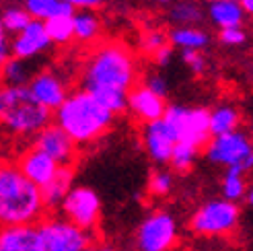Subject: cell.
I'll return each mask as SVG.
<instances>
[{
	"mask_svg": "<svg viewBox=\"0 0 253 251\" xmlns=\"http://www.w3.org/2000/svg\"><path fill=\"white\" fill-rule=\"evenodd\" d=\"M45 214L42 190L23 175L17 163L0 161V227L35 224Z\"/></svg>",
	"mask_w": 253,
	"mask_h": 251,
	"instance_id": "6da1fadb",
	"label": "cell"
},
{
	"mask_svg": "<svg viewBox=\"0 0 253 251\" xmlns=\"http://www.w3.org/2000/svg\"><path fill=\"white\" fill-rule=\"evenodd\" d=\"M136 81V60L130 49L118 42L99 45L86 58L84 68L81 72V86L91 93L99 89H118L128 93L130 89H134Z\"/></svg>",
	"mask_w": 253,
	"mask_h": 251,
	"instance_id": "7a4b0ae2",
	"label": "cell"
},
{
	"mask_svg": "<svg viewBox=\"0 0 253 251\" xmlns=\"http://www.w3.org/2000/svg\"><path fill=\"white\" fill-rule=\"evenodd\" d=\"M116 114L99 101V99L84 89L68 93L58 109H56V124L64 130L79 146L91 144L105 136L111 128Z\"/></svg>",
	"mask_w": 253,
	"mask_h": 251,
	"instance_id": "3957f363",
	"label": "cell"
},
{
	"mask_svg": "<svg viewBox=\"0 0 253 251\" xmlns=\"http://www.w3.org/2000/svg\"><path fill=\"white\" fill-rule=\"evenodd\" d=\"M52 122V111L31 95L27 86L0 84V126L12 136L33 138Z\"/></svg>",
	"mask_w": 253,
	"mask_h": 251,
	"instance_id": "277c9868",
	"label": "cell"
},
{
	"mask_svg": "<svg viewBox=\"0 0 253 251\" xmlns=\"http://www.w3.org/2000/svg\"><path fill=\"white\" fill-rule=\"evenodd\" d=\"M33 251H91L95 231L81 229L64 216H47L35 222Z\"/></svg>",
	"mask_w": 253,
	"mask_h": 251,
	"instance_id": "5b68a950",
	"label": "cell"
},
{
	"mask_svg": "<svg viewBox=\"0 0 253 251\" xmlns=\"http://www.w3.org/2000/svg\"><path fill=\"white\" fill-rule=\"evenodd\" d=\"M206 159L226 169L251 171L253 169V138L243 130L210 136L206 142Z\"/></svg>",
	"mask_w": 253,
	"mask_h": 251,
	"instance_id": "8992f818",
	"label": "cell"
},
{
	"mask_svg": "<svg viewBox=\"0 0 253 251\" xmlns=\"http://www.w3.org/2000/svg\"><path fill=\"white\" fill-rule=\"evenodd\" d=\"M241 218V210L237 202L226 198L210 200L202 204L189 218V229L200 237H224L235 233Z\"/></svg>",
	"mask_w": 253,
	"mask_h": 251,
	"instance_id": "52a82bcc",
	"label": "cell"
},
{
	"mask_svg": "<svg viewBox=\"0 0 253 251\" xmlns=\"http://www.w3.org/2000/svg\"><path fill=\"white\" fill-rule=\"evenodd\" d=\"M163 118L173 128L177 140L192 142L198 148L210 140V111L204 107L167 105Z\"/></svg>",
	"mask_w": 253,
	"mask_h": 251,
	"instance_id": "ba28073f",
	"label": "cell"
},
{
	"mask_svg": "<svg viewBox=\"0 0 253 251\" xmlns=\"http://www.w3.org/2000/svg\"><path fill=\"white\" fill-rule=\"evenodd\" d=\"M58 208L66 220L86 231H95L101 218V200L97 192L86 185L70 187Z\"/></svg>",
	"mask_w": 253,
	"mask_h": 251,
	"instance_id": "9c48e42d",
	"label": "cell"
},
{
	"mask_svg": "<svg viewBox=\"0 0 253 251\" xmlns=\"http://www.w3.org/2000/svg\"><path fill=\"white\" fill-rule=\"evenodd\" d=\"M177 243V220L169 212L148 214L136 233L138 251H169Z\"/></svg>",
	"mask_w": 253,
	"mask_h": 251,
	"instance_id": "30bf717a",
	"label": "cell"
},
{
	"mask_svg": "<svg viewBox=\"0 0 253 251\" xmlns=\"http://www.w3.org/2000/svg\"><path fill=\"white\" fill-rule=\"evenodd\" d=\"M35 148L43 150L45 155L56 159L60 165L72 167L79 159V144L60 128L58 124H47L33 136V144Z\"/></svg>",
	"mask_w": 253,
	"mask_h": 251,
	"instance_id": "8fae6325",
	"label": "cell"
},
{
	"mask_svg": "<svg viewBox=\"0 0 253 251\" xmlns=\"http://www.w3.org/2000/svg\"><path fill=\"white\" fill-rule=\"evenodd\" d=\"M175 142H177V136L171 126L165 122V118L144 122L142 144H144L146 155L155 163H159V165H169Z\"/></svg>",
	"mask_w": 253,
	"mask_h": 251,
	"instance_id": "7c38bea8",
	"label": "cell"
},
{
	"mask_svg": "<svg viewBox=\"0 0 253 251\" xmlns=\"http://www.w3.org/2000/svg\"><path fill=\"white\" fill-rule=\"evenodd\" d=\"M52 47V40L45 31V25L40 19H31L27 23V27L15 33V40L10 42V56L33 60L37 56H42L43 52Z\"/></svg>",
	"mask_w": 253,
	"mask_h": 251,
	"instance_id": "4fadbf2b",
	"label": "cell"
},
{
	"mask_svg": "<svg viewBox=\"0 0 253 251\" xmlns=\"http://www.w3.org/2000/svg\"><path fill=\"white\" fill-rule=\"evenodd\" d=\"M27 89L31 91V95L40 101L43 107H47L49 111H56L64 99L68 97V86L62 81V77L54 70H42L35 72L31 81L27 83Z\"/></svg>",
	"mask_w": 253,
	"mask_h": 251,
	"instance_id": "5bb4252c",
	"label": "cell"
},
{
	"mask_svg": "<svg viewBox=\"0 0 253 251\" xmlns=\"http://www.w3.org/2000/svg\"><path fill=\"white\" fill-rule=\"evenodd\" d=\"M17 165L23 171L25 177H27L31 183H35L37 187H43L45 183L52 181L56 177L58 169L62 167L56 159H52L49 155H45L43 150L35 148V146L25 150V153L19 157Z\"/></svg>",
	"mask_w": 253,
	"mask_h": 251,
	"instance_id": "9a60e30c",
	"label": "cell"
},
{
	"mask_svg": "<svg viewBox=\"0 0 253 251\" xmlns=\"http://www.w3.org/2000/svg\"><path fill=\"white\" fill-rule=\"evenodd\" d=\"M128 109L138 120L153 122V120L163 118L167 103H165V97L153 93L142 84V86H134V89L128 91Z\"/></svg>",
	"mask_w": 253,
	"mask_h": 251,
	"instance_id": "2e32d148",
	"label": "cell"
},
{
	"mask_svg": "<svg viewBox=\"0 0 253 251\" xmlns=\"http://www.w3.org/2000/svg\"><path fill=\"white\" fill-rule=\"evenodd\" d=\"M210 21L216 27H241L245 19V10L239 4V0H210L208 6Z\"/></svg>",
	"mask_w": 253,
	"mask_h": 251,
	"instance_id": "e0dca14e",
	"label": "cell"
},
{
	"mask_svg": "<svg viewBox=\"0 0 253 251\" xmlns=\"http://www.w3.org/2000/svg\"><path fill=\"white\" fill-rule=\"evenodd\" d=\"M35 224L0 227V251H33Z\"/></svg>",
	"mask_w": 253,
	"mask_h": 251,
	"instance_id": "ac0fdd59",
	"label": "cell"
},
{
	"mask_svg": "<svg viewBox=\"0 0 253 251\" xmlns=\"http://www.w3.org/2000/svg\"><path fill=\"white\" fill-rule=\"evenodd\" d=\"M72 179H74V169L62 165L58 169V173H56V177L49 183H45L43 187H40L43 204H45V210H52V208L60 206V202L64 200V196L68 194V190L72 187Z\"/></svg>",
	"mask_w": 253,
	"mask_h": 251,
	"instance_id": "d6986e66",
	"label": "cell"
},
{
	"mask_svg": "<svg viewBox=\"0 0 253 251\" xmlns=\"http://www.w3.org/2000/svg\"><path fill=\"white\" fill-rule=\"evenodd\" d=\"M33 77V66L31 60L10 56L0 64V84H10V86H27V83Z\"/></svg>",
	"mask_w": 253,
	"mask_h": 251,
	"instance_id": "ffe728a7",
	"label": "cell"
},
{
	"mask_svg": "<svg viewBox=\"0 0 253 251\" xmlns=\"http://www.w3.org/2000/svg\"><path fill=\"white\" fill-rule=\"evenodd\" d=\"M169 42L181 49H204L210 43V35L194 25H177L169 33Z\"/></svg>",
	"mask_w": 253,
	"mask_h": 251,
	"instance_id": "44dd1931",
	"label": "cell"
},
{
	"mask_svg": "<svg viewBox=\"0 0 253 251\" xmlns=\"http://www.w3.org/2000/svg\"><path fill=\"white\" fill-rule=\"evenodd\" d=\"M25 10L31 15V19L47 21L62 15H74V8L66 4L64 0H25Z\"/></svg>",
	"mask_w": 253,
	"mask_h": 251,
	"instance_id": "7402d4cb",
	"label": "cell"
},
{
	"mask_svg": "<svg viewBox=\"0 0 253 251\" xmlns=\"http://www.w3.org/2000/svg\"><path fill=\"white\" fill-rule=\"evenodd\" d=\"M99 33H101V21L93 10L81 8V12H74L72 15V35H74V40L88 43V42H93L95 37H99Z\"/></svg>",
	"mask_w": 253,
	"mask_h": 251,
	"instance_id": "603a6c76",
	"label": "cell"
},
{
	"mask_svg": "<svg viewBox=\"0 0 253 251\" xmlns=\"http://www.w3.org/2000/svg\"><path fill=\"white\" fill-rule=\"evenodd\" d=\"M241 126V111L233 105H220L210 111V136H218L239 130Z\"/></svg>",
	"mask_w": 253,
	"mask_h": 251,
	"instance_id": "cb8c5ba5",
	"label": "cell"
},
{
	"mask_svg": "<svg viewBox=\"0 0 253 251\" xmlns=\"http://www.w3.org/2000/svg\"><path fill=\"white\" fill-rule=\"evenodd\" d=\"M198 146L192 144V142H185V140H177L175 146H173V153H171V159H169V165L179 171V173H185L192 169L194 161L198 157Z\"/></svg>",
	"mask_w": 253,
	"mask_h": 251,
	"instance_id": "d4e9b609",
	"label": "cell"
},
{
	"mask_svg": "<svg viewBox=\"0 0 253 251\" xmlns=\"http://www.w3.org/2000/svg\"><path fill=\"white\" fill-rule=\"evenodd\" d=\"M220 187H222V198L231 200V202H239L247 192L245 173L239 169H226Z\"/></svg>",
	"mask_w": 253,
	"mask_h": 251,
	"instance_id": "484cf974",
	"label": "cell"
},
{
	"mask_svg": "<svg viewBox=\"0 0 253 251\" xmlns=\"http://www.w3.org/2000/svg\"><path fill=\"white\" fill-rule=\"evenodd\" d=\"M202 8L192 2V0H181L171 6L169 10V19L175 23V25H198L202 21Z\"/></svg>",
	"mask_w": 253,
	"mask_h": 251,
	"instance_id": "4316f807",
	"label": "cell"
},
{
	"mask_svg": "<svg viewBox=\"0 0 253 251\" xmlns=\"http://www.w3.org/2000/svg\"><path fill=\"white\" fill-rule=\"evenodd\" d=\"M45 31L49 35L52 43H68L72 40V15H62L43 21Z\"/></svg>",
	"mask_w": 253,
	"mask_h": 251,
	"instance_id": "83f0119b",
	"label": "cell"
},
{
	"mask_svg": "<svg viewBox=\"0 0 253 251\" xmlns=\"http://www.w3.org/2000/svg\"><path fill=\"white\" fill-rule=\"evenodd\" d=\"M0 17H2L4 31H8V33H19L21 29L27 27V23L31 21V15L25 10V6H8L0 12Z\"/></svg>",
	"mask_w": 253,
	"mask_h": 251,
	"instance_id": "f1b7e54d",
	"label": "cell"
},
{
	"mask_svg": "<svg viewBox=\"0 0 253 251\" xmlns=\"http://www.w3.org/2000/svg\"><path fill=\"white\" fill-rule=\"evenodd\" d=\"M88 93H91V91H88ZM93 95L111 111V114H122L124 109H128V93H126V91L99 89V91H93Z\"/></svg>",
	"mask_w": 253,
	"mask_h": 251,
	"instance_id": "f546056e",
	"label": "cell"
},
{
	"mask_svg": "<svg viewBox=\"0 0 253 251\" xmlns=\"http://www.w3.org/2000/svg\"><path fill=\"white\" fill-rule=\"evenodd\" d=\"M173 190V175L167 171H155L148 179V194L155 198H165Z\"/></svg>",
	"mask_w": 253,
	"mask_h": 251,
	"instance_id": "4dcf8cb0",
	"label": "cell"
},
{
	"mask_svg": "<svg viewBox=\"0 0 253 251\" xmlns=\"http://www.w3.org/2000/svg\"><path fill=\"white\" fill-rule=\"evenodd\" d=\"M167 43H169V35L163 33L161 29H150L142 35V52L148 54V56H153L157 49H161Z\"/></svg>",
	"mask_w": 253,
	"mask_h": 251,
	"instance_id": "1f68e13d",
	"label": "cell"
},
{
	"mask_svg": "<svg viewBox=\"0 0 253 251\" xmlns=\"http://www.w3.org/2000/svg\"><path fill=\"white\" fill-rule=\"evenodd\" d=\"M181 60L194 74H202L206 70V58L202 49H181Z\"/></svg>",
	"mask_w": 253,
	"mask_h": 251,
	"instance_id": "d6a6232c",
	"label": "cell"
},
{
	"mask_svg": "<svg viewBox=\"0 0 253 251\" xmlns=\"http://www.w3.org/2000/svg\"><path fill=\"white\" fill-rule=\"evenodd\" d=\"M144 86L146 89H150L153 93L161 95V97H165L167 91H169V84H167V79L163 77V74H148V77L144 79Z\"/></svg>",
	"mask_w": 253,
	"mask_h": 251,
	"instance_id": "836d02e7",
	"label": "cell"
},
{
	"mask_svg": "<svg viewBox=\"0 0 253 251\" xmlns=\"http://www.w3.org/2000/svg\"><path fill=\"white\" fill-rule=\"evenodd\" d=\"M220 42L224 45H241L245 42V31L241 27H224L220 29Z\"/></svg>",
	"mask_w": 253,
	"mask_h": 251,
	"instance_id": "e575fe53",
	"label": "cell"
},
{
	"mask_svg": "<svg viewBox=\"0 0 253 251\" xmlns=\"http://www.w3.org/2000/svg\"><path fill=\"white\" fill-rule=\"evenodd\" d=\"M171 58H173V47H169V43L167 45H163L161 49H157V52L153 54V60H155V64L157 66H167L169 62H171Z\"/></svg>",
	"mask_w": 253,
	"mask_h": 251,
	"instance_id": "d590c367",
	"label": "cell"
},
{
	"mask_svg": "<svg viewBox=\"0 0 253 251\" xmlns=\"http://www.w3.org/2000/svg\"><path fill=\"white\" fill-rule=\"evenodd\" d=\"M10 58V42L6 37V31L2 27V17H0V64Z\"/></svg>",
	"mask_w": 253,
	"mask_h": 251,
	"instance_id": "8d00e7d4",
	"label": "cell"
},
{
	"mask_svg": "<svg viewBox=\"0 0 253 251\" xmlns=\"http://www.w3.org/2000/svg\"><path fill=\"white\" fill-rule=\"evenodd\" d=\"M64 2L70 4L72 8H88V10L103 6V0H64Z\"/></svg>",
	"mask_w": 253,
	"mask_h": 251,
	"instance_id": "74e56055",
	"label": "cell"
},
{
	"mask_svg": "<svg viewBox=\"0 0 253 251\" xmlns=\"http://www.w3.org/2000/svg\"><path fill=\"white\" fill-rule=\"evenodd\" d=\"M239 4L243 6L245 15H253V0H239Z\"/></svg>",
	"mask_w": 253,
	"mask_h": 251,
	"instance_id": "f35d334b",
	"label": "cell"
},
{
	"mask_svg": "<svg viewBox=\"0 0 253 251\" xmlns=\"http://www.w3.org/2000/svg\"><path fill=\"white\" fill-rule=\"evenodd\" d=\"M91 251H116V249L109 247V245H97V247H93Z\"/></svg>",
	"mask_w": 253,
	"mask_h": 251,
	"instance_id": "ab89813d",
	"label": "cell"
},
{
	"mask_svg": "<svg viewBox=\"0 0 253 251\" xmlns=\"http://www.w3.org/2000/svg\"><path fill=\"white\" fill-rule=\"evenodd\" d=\"M245 198H247V202L253 206V187H251V190H247V192H245Z\"/></svg>",
	"mask_w": 253,
	"mask_h": 251,
	"instance_id": "60d3db41",
	"label": "cell"
},
{
	"mask_svg": "<svg viewBox=\"0 0 253 251\" xmlns=\"http://www.w3.org/2000/svg\"><path fill=\"white\" fill-rule=\"evenodd\" d=\"M157 2H159V4H171L173 0H157Z\"/></svg>",
	"mask_w": 253,
	"mask_h": 251,
	"instance_id": "b9f144b4",
	"label": "cell"
},
{
	"mask_svg": "<svg viewBox=\"0 0 253 251\" xmlns=\"http://www.w3.org/2000/svg\"><path fill=\"white\" fill-rule=\"evenodd\" d=\"M251 128H253V120H251Z\"/></svg>",
	"mask_w": 253,
	"mask_h": 251,
	"instance_id": "7bdbcfd3",
	"label": "cell"
},
{
	"mask_svg": "<svg viewBox=\"0 0 253 251\" xmlns=\"http://www.w3.org/2000/svg\"><path fill=\"white\" fill-rule=\"evenodd\" d=\"M0 2H2V0H0Z\"/></svg>",
	"mask_w": 253,
	"mask_h": 251,
	"instance_id": "ee69618b",
	"label": "cell"
}]
</instances>
